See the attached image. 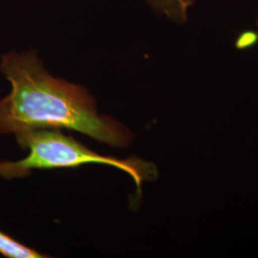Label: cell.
Segmentation results:
<instances>
[{
	"instance_id": "cell-2",
	"label": "cell",
	"mask_w": 258,
	"mask_h": 258,
	"mask_svg": "<svg viewBox=\"0 0 258 258\" xmlns=\"http://www.w3.org/2000/svg\"><path fill=\"white\" fill-rule=\"evenodd\" d=\"M21 149H28L24 159L0 162V177L7 180L25 178L34 169L75 168L83 165L113 166L128 174L141 189L144 182L157 179V166L138 157L120 159L103 156L85 147L60 128H31L15 134Z\"/></svg>"
},
{
	"instance_id": "cell-1",
	"label": "cell",
	"mask_w": 258,
	"mask_h": 258,
	"mask_svg": "<svg viewBox=\"0 0 258 258\" xmlns=\"http://www.w3.org/2000/svg\"><path fill=\"white\" fill-rule=\"evenodd\" d=\"M0 70L12 87L0 100V134L66 128L113 148H126L133 141L125 125L98 113L87 89L49 74L34 51L3 55Z\"/></svg>"
},
{
	"instance_id": "cell-4",
	"label": "cell",
	"mask_w": 258,
	"mask_h": 258,
	"mask_svg": "<svg viewBox=\"0 0 258 258\" xmlns=\"http://www.w3.org/2000/svg\"><path fill=\"white\" fill-rule=\"evenodd\" d=\"M256 27H257V31H258V18H257V21H256Z\"/></svg>"
},
{
	"instance_id": "cell-3",
	"label": "cell",
	"mask_w": 258,
	"mask_h": 258,
	"mask_svg": "<svg viewBox=\"0 0 258 258\" xmlns=\"http://www.w3.org/2000/svg\"><path fill=\"white\" fill-rule=\"evenodd\" d=\"M0 254L9 258L51 257L20 243L2 231H0Z\"/></svg>"
}]
</instances>
